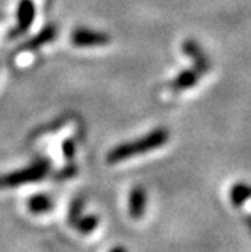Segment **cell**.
<instances>
[{
  "instance_id": "obj_1",
  "label": "cell",
  "mask_w": 251,
  "mask_h": 252,
  "mask_svg": "<svg viewBox=\"0 0 251 252\" xmlns=\"http://www.w3.org/2000/svg\"><path fill=\"white\" fill-rule=\"evenodd\" d=\"M168 139H170V133L167 128H154L153 131L147 133L143 137H138V139L130 141V142L120 144L115 148H112L108 153L106 160L109 165L121 163L124 160H129L130 157L145 154L148 151L161 148L162 145L168 142Z\"/></svg>"
},
{
  "instance_id": "obj_2",
  "label": "cell",
  "mask_w": 251,
  "mask_h": 252,
  "mask_svg": "<svg viewBox=\"0 0 251 252\" xmlns=\"http://www.w3.org/2000/svg\"><path fill=\"white\" fill-rule=\"evenodd\" d=\"M50 171V162L47 158H36L34 163L12 171L9 174L0 175V190L2 189H14L23 185H29V183H35L42 180Z\"/></svg>"
},
{
  "instance_id": "obj_3",
  "label": "cell",
  "mask_w": 251,
  "mask_h": 252,
  "mask_svg": "<svg viewBox=\"0 0 251 252\" xmlns=\"http://www.w3.org/2000/svg\"><path fill=\"white\" fill-rule=\"evenodd\" d=\"M35 20V3L34 0H20L17 6V23L9 31V39H17L21 35H25Z\"/></svg>"
},
{
  "instance_id": "obj_4",
  "label": "cell",
  "mask_w": 251,
  "mask_h": 252,
  "mask_svg": "<svg viewBox=\"0 0 251 252\" xmlns=\"http://www.w3.org/2000/svg\"><path fill=\"white\" fill-rule=\"evenodd\" d=\"M72 42L76 47H99V45H106L110 42V36L105 32L77 28L72 33Z\"/></svg>"
},
{
  "instance_id": "obj_5",
  "label": "cell",
  "mask_w": 251,
  "mask_h": 252,
  "mask_svg": "<svg viewBox=\"0 0 251 252\" xmlns=\"http://www.w3.org/2000/svg\"><path fill=\"white\" fill-rule=\"evenodd\" d=\"M181 50H183V53L188 58L192 59V62L195 65L194 68L200 74H204L209 70V59H208L206 53L203 52V49L194 39H186L183 44H181Z\"/></svg>"
},
{
  "instance_id": "obj_6",
  "label": "cell",
  "mask_w": 251,
  "mask_h": 252,
  "mask_svg": "<svg viewBox=\"0 0 251 252\" xmlns=\"http://www.w3.org/2000/svg\"><path fill=\"white\" fill-rule=\"evenodd\" d=\"M56 36H58V28L55 25H47L45 28H42L36 35H34L32 38H29L25 44H23L20 47V50H23V52L36 50L39 47H44V45L50 44L52 41H55Z\"/></svg>"
},
{
  "instance_id": "obj_7",
  "label": "cell",
  "mask_w": 251,
  "mask_h": 252,
  "mask_svg": "<svg viewBox=\"0 0 251 252\" xmlns=\"http://www.w3.org/2000/svg\"><path fill=\"white\" fill-rule=\"evenodd\" d=\"M147 207V192L144 188L136 186L129 195V215L132 219H141L145 215Z\"/></svg>"
},
{
  "instance_id": "obj_8",
  "label": "cell",
  "mask_w": 251,
  "mask_h": 252,
  "mask_svg": "<svg viewBox=\"0 0 251 252\" xmlns=\"http://www.w3.org/2000/svg\"><path fill=\"white\" fill-rule=\"evenodd\" d=\"M200 76L201 74L195 70V68H188V70H183L173 79V82L170 83V88H171V91H174V93H180V91L189 89L198 82Z\"/></svg>"
},
{
  "instance_id": "obj_9",
  "label": "cell",
  "mask_w": 251,
  "mask_h": 252,
  "mask_svg": "<svg viewBox=\"0 0 251 252\" xmlns=\"http://www.w3.org/2000/svg\"><path fill=\"white\" fill-rule=\"evenodd\" d=\"M53 209V199L45 193H36L28 199V210L34 215L49 213Z\"/></svg>"
},
{
  "instance_id": "obj_10",
  "label": "cell",
  "mask_w": 251,
  "mask_h": 252,
  "mask_svg": "<svg viewBox=\"0 0 251 252\" xmlns=\"http://www.w3.org/2000/svg\"><path fill=\"white\" fill-rule=\"evenodd\" d=\"M99 222H100V219L97 215H86V216L82 215L73 226L82 234H91L93 231H96V228L99 226Z\"/></svg>"
},
{
  "instance_id": "obj_11",
  "label": "cell",
  "mask_w": 251,
  "mask_h": 252,
  "mask_svg": "<svg viewBox=\"0 0 251 252\" xmlns=\"http://www.w3.org/2000/svg\"><path fill=\"white\" fill-rule=\"evenodd\" d=\"M247 199H250V186L244 183H236L230 189V201L235 207L242 205Z\"/></svg>"
},
{
  "instance_id": "obj_12",
  "label": "cell",
  "mask_w": 251,
  "mask_h": 252,
  "mask_svg": "<svg viewBox=\"0 0 251 252\" xmlns=\"http://www.w3.org/2000/svg\"><path fill=\"white\" fill-rule=\"evenodd\" d=\"M82 212H83V199L76 198L72 202L70 209H68V222H70L72 225H74L76 220L82 216Z\"/></svg>"
},
{
  "instance_id": "obj_13",
  "label": "cell",
  "mask_w": 251,
  "mask_h": 252,
  "mask_svg": "<svg viewBox=\"0 0 251 252\" xmlns=\"http://www.w3.org/2000/svg\"><path fill=\"white\" fill-rule=\"evenodd\" d=\"M74 153H76L74 141L73 139H65L62 142V154H64L67 162H72V160L74 158Z\"/></svg>"
},
{
  "instance_id": "obj_14",
  "label": "cell",
  "mask_w": 251,
  "mask_h": 252,
  "mask_svg": "<svg viewBox=\"0 0 251 252\" xmlns=\"http://www.w3.org/2000/svg\"><path fill=\"white\" fill-rule=\"evenodd\" d=\"M77 174V166H74V165H68L67 168H64V169H61L55 177L58 178V180H67V178H72V177H74Z\"/></svg>"
},
{
  "instance_id": "obj_15",
  "label": "cell",
  "mask_w": 251,
  "mask_h": 252,
  "mask_svg": "<svg viewBox=\"0 0 251 252\" xmlns=\"http://www.w3.org/2000/svg\"><path fill=\"white\" fill-rule=\"evenodd\" d=\"M109 252H127V249H126V248H123V246H117V248L110 249Z\"/></svg>"
},
{
  "instance_id": "obj_16",
  "label": "cell",
  "mask_w": 251,
  "mask_h": 252,
  "mask_svg": "<svg viewBox=\"0 0 251 252\" xmlns=\"http://www.w3.org/2000/svg\"><path fill=\"white\" fill-rule=\"evenodd\" d=\"M245 222H247V225H248V228H250V231H251V215H247V216H245Z\"/></svg>"
},
{
  "instance_id": "obj_17",
  "label": "cell",
  "mask_w": 251,
  "mask_h": 252,
  "mask_svg": "<svg viewBox=\"0 0 251 252\" xmlns=\"http://www.w3.org/2000/svg\"><path fill=\"white\" fill-rule=\"evenodd\" d=\"M250 198H251V186H250Z\"/></svg>"
}]
</instances>
